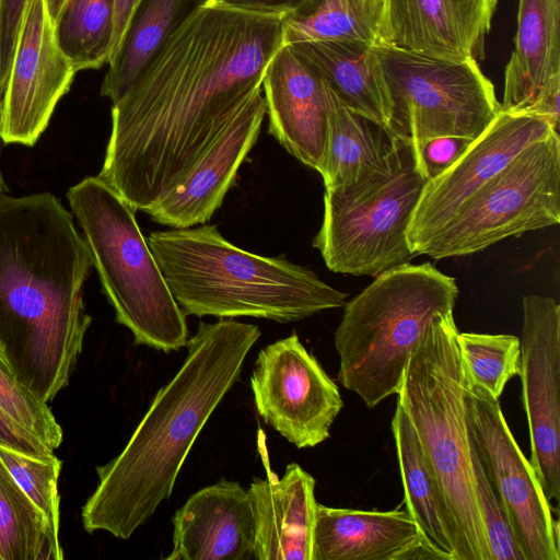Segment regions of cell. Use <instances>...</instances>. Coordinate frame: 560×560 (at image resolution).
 <instances>
[{"mask_svg":"<svg viewBox=\"0 0 560 560\" xmlns=\"http://www.w3.org/2000/svg\"><path fill=\"white\" fill-rule=\"evenodd\" d=\"M283 45L281 14L210 0L112 107L98 177L136 211L175 190L259 90Z\"/></svg>","mask_w":560,"mask_h":560,"instance_id":"6da1fadb","label":"cell"},{"mask_svg":"<svg viewBox=\"0 0 560 560\" xmlns=\"http://www.w3.org/2000/svg\"><path fill=\"white\" fill-rule=\"evenodd\" d=\"M92 268L73 214L55 195L0 194V343L42 401L68 385L82 352Z\"/></svg>","mask_w":560,"mask_h":560,"instance_id":"7a4b0ae2","label":"cell"},{"mask_svg":"<svg viewBox=\"0 0 560 560\" xmlns=\"http://www.w3.org/2000/svg\"><path fill=\"white\" fill-rule=\"evenodd\" d=\"M259 337L256 325L232 318L199 323L184 363L159 389L124 450L96 467L98 483L81 510L88 533L128 539L171 497L197 436Z\"/></svg>","mask_w":560,"mask_h":560,"instance_id":"3957f363","label":"cell"},{"mask_svg":"<svg viewBox=\"0 0 560 560\" xmlns=\"http://www.w3.org/2000/svg\"><path fill=\"white\" fill-rule=\"evenodd\" d=\"M147 242L186 315L290 323L346 303L310 268L240 248L215 225L154 231Z\"/></svg>","mask_w":560,"mask_h":560,"instance_id":"277c9868","label":"cell"},{"mask_svg":"<svg viewBox=\"0 0 560 560\" xmlns=\"http://www.w3.org/2000/svg\"><path fill=\"white\" fill-rule=\"evenodd\" d=\"M457 332L453 312L432 320L408 359L397 404L409 417L443 495L456 560H490L475 492Z\"/></svg>","mask_w":560,"mask_h":560,"instance_id":"5b68a950","label":"cell"},{"mask_svg":"<svg viewBox=\"0 0 560 560\" xmlns=\"http://www.w3.org/2000/svg\"><path fill=\"white\" fill-rule=\"evenodd\" d=\"M455 278L410 261L381 273L350 302L335 332L338 382L368 408L397 395L409 357L432 320L453 312Z\"/></svg>","mask_w":560,"mask_h":560,"instance_id":"8992f818","label":"cell"},{"mask_svg":"<svg viewBox=\"0 0 560 560\" xmlns=\"http://www.w3.org/2000/svg\"><path fill=\"white\" fill-rule=\"evenodd\" d=\"M67 199L92 257L116 322L136 345L165 353L186 347V314L136 220V210L97 175L67 191Z\"/></svg>","mask_w":560,"mask_h":560,"instance_id":"52a82bcc","label":"cell"},{"mask_svg":"<svg viewBox=\"0 0 560 560\" xmlns=\"http://www.w3.org/2000/svg\"><path fill=\"white\" fill-rule=\"evenodd\" d=\"M428 182L418 148L395 138L390 151L358 180L324 194L313 238L332 272L372 276L408 262L407 229Z\"/></svg>","mask_w":560,"mask_h":560,"instance_id":"ba28073f","label":"cell"},{"mask_svg":"<svg viewBox=\"0 0 560 560\" xmlns=\"http://www.w3.org/2000/svg\"><path fill=\"white\" fill-rule=\"evenodd\" d=\"M560 222V138L556 130L521 150L416 255L434 259L486 249Z\"/></svg>","mask_w":560,"mask_h":560,"instance_id":"9c48e42d","label":"cell"},{"mask_svg":"<svg viewBox=\"0 0 560 560\" xmlns=\"http://www.w3.org/2000/svg\"><path fill=\"white\" fill-rule=\"evenodd\" d=\"M390 101L387 130L417 148L440 137L477 139L500 112L477 60L436 59L387 45L376 48Z\"/></svg>","mask_w":560,"mask_h":560,"instance_id":"30bf717a","label":"cell"},{"mask_svg":"<svg viewBox=\"0 0 560 560\" xmlns=\"http://www.w3.org/2000/svg\"><path fill=\"white\" fill-rule=\"evenodd\" d=\"M464 401L470 438L526 560H560L559 522L509 428L499 399L467 382Z\"/></svg>","mask_w":560,"mask_h":560,"instance_id":"8fae6325","label":"cell"},{"mask_svg":"<svg viewBox=\"0 0 560 560\" xmlns=\"http://www.w3.org/2000/svg\"><path fill=\"white\" fill-rule=\"evenodd\" d=\"M250 388L262 420L298 448L327 440L343 407L338 386L295 332L259 351Z\"/></svg>","mask_w":560,"mask_h":560,"instance_id":"7c38bea8","label":"cell"},{"mask_svg":"<svg viewBox=\"0 0 560 560\" xmlns=\"http://www.w3.org/2000/svg\"><path fill=\"white\" fill-rule=\"evenodd\" d=\"M518 376L526 413L529 463L546 499L560 497V305L550 296H523Z\"/></svg>","mask_w":560,"mask_h":560,"instance_id":"4fadbf2b","label":"cell"},{"mask_svg":"<svg viewBox=\"0 0 560 560\" xmlns=\"http://www.w3.org/2000/svg\"><path fill=\"white\" fill-rule=\"evenodd\" d=\"M75 73L57 43L46 1L31 0L0 97V139L33 147Z\"/></svg>","mask_w":560,"mask_h":560,"instance_id":"5bb4252c","label":"cell"},{"mask_svg":"<svg viewBox=\"0 0 560 560\" xmlns=\"http://www.w3.org/2000/svg\"><path fill=\"white\" fill-rule=\"evenodd\" d=\"M552 130L539 116L500 110L453 165L425 183L406 234L412 255L521 150Z\"/></svg>","mask_w":560,"mask_h":560,"instance_id":"9a60e30c","label":"cell"},{"mask_svg":"<svg viewBox=\"0 0 560 560\" xmlns=\"http://www.w3.org/2000/svg\"><path fill=\"white\" fill-rule=\"evenodd\" d=\"M266 116L261 90L235 115L187 178L150 208L151 219L172 229L207 223L220 208Z\"/></svg>","mask_w":560,"mask_h":560,"instance_id":"2e32d148","label":"cell"},{"mask_svg":"<svg viewBox=\"0 0 560 560\" xmlns=\"http://www.w3.org/2000/svg\"><path fill=\"white\" fill-rule=\"evenodd\" d=\"M269 133L301 163L320 172L327 140L324 81L282 45L264 73Z\"/></svg>","mask_w":560,"mask_h":560,"instance_id":"e0dca14e","label":"cell"},{"mask_svg":"<svg viewBox=\"0 0 560 560\" xmlns=\"http://www.w3.org/2000/svg\"><path fill=\"white\" fill-rule=\"evenodd\" d=\"M165 560L254 559L255 520L248 491L221 478L190 495L172 517Z\"/></svg>","mask_w":560,"mask_h":560,"instance_id":"ac0fdd59","label":"cell"},{"mask_svg":"<svg viewBox=\"0 0 560 560\" xmlns=\"http://www.w3.org/2000/svg\"><path fill=\"white\" fill-rule=\"evenodd\" d=\"M413 559L443 557L427 542L407 510L364 511L317 504L312 560Z\"/></svg>","mask_w":560,"mask_h":560,"instance_id":"d6986e66","label":"cell"},{"mask_svg":"<svg viewBox=\"0 0 560 560\" xmlns=\"http://www.w3.org/2000/svg\"><path fill=\"white\" fill-rule=\"evenodd\" d=\"M498 0H390L393 46L428 57L480 58Z\"/></svg>","mask_w":560,"mask_h":560,"instance_id":"ffe728a7","label":"cell"},{"mask_svg":"<svg viewBox=\"0 0 560 560\" xmlns=\"http://www.w3.org/2000/svg\"><path fill=\"white\" fill-rule=\"evenodd\" d=\"M254 478L248 494L255 520V560H312L316 481L290 463L281 478L269 470Z\"/></svg>","mask_w":560,"mask_h":560,"instance_id":"44dd1931","label":"cell"},{"mask_svg":"<svg viewBox=\"0 0 560 560\" xmlns=\"http://www.w3.org/2000/svg\"><path fill=\"white\" fill-rule=\"evenodd\" d=\"M560 0H520L500 110L532 114L560 91Z\"/></svg>","mask_w":560,"mask_h":560,"instance_id":"7402d4cb","label":"cell"},{"mask_svg":"<svg viewBox=\"0 0 560 560\" xmlns=\"http://www.w3.org/2000/svg\"><path fill=\"white\" fill-rule=\"evenodd\" d=\"M290 46L349 108L387 129L390 101L376 48L334 40Z\"/></svg>","mask_w":560,"mask_h":560,"instance_id":"603a6c76","label":"cell"},{"mask_svg":"<svg viewBox=\"0 0 560 560\" xmlns=\"http://www.w3.org/2000/svg\"><path fill=\"white\" fill-rule=\"evenodd\" d=\"M390 0H304L282 14L283 45L347 42L392 45Z\"/></svg>","mask_w":560,"mask_h":560,"instance_id":"cb8c5ba5","label":"cell"},{"mask_svg":"<svg viewBox=\"0 0 560 560\" xmlns=\"http://www.w3.org/2000/svg\"><path fill=\"white\" fill-rule=\"evenodd\" d=\"M210 0H140L104 77L101 95L118 101L168 38Z\"/></svg>","mask_w":560,"mask_h":560,"instance_id":"d4e9b609","label":"cell"},{"mask_svg":"<svg viewBox=\"0 0 560 560\" xmlns=\"http://www.w3.org/2000/svg\"><path fill=\"white\" fill-rule=\"evenodd\" d=\"M392 433L407 512L427 542L440 552L444 560H456L454 533L443 495L412 423L399 404L396 405L392 420Z\"/></svg>","mask_w":560,"mask_h":560,"instance_id":"484cf974","label":"cell"},{"mask_svg":"<svg viewBox=\"0 0 560 560\" xmlns=\"http://www.w3.org/2000/svg\"><path fill=\"white\" fill-rule=\"evenodd\" d=\"M327 140L319 174L326 189L347 186L376 167L395 137L383 126L349 108L324 81Z\"/></svg>","mask_w":560,"mask_h":560,"instance_id":"4316f807","label":"cell"},{"mask_svg":"<svg viewBox=\"0 0 560 560\" xmlns=\"http://www.w3.org/2000/svg\"><path fill=\"white\" fill-rule=\"evenodd\" d=\"M61 559L59 534L0 464V560Z\"/></svg>","mask_w":560,"mask_h":560,"instance_id":"83f0119b","label":"cell"},{"mask_svg":"<svg viewBox=\"0 0 560 560\" xmlns=\"http://www.w3.org/2000/svg\"><path fill=\"white\" fill-rule=\"evenodd\" d=\"M114 23L115 0H65L54 21L55 35L75 72L109 62Z\"/></svg>","mask_w":560,"mask_h":560,"instance_id":"f1b7e54d","label":"cell"},{"mask_svg":"<svg viewBox=\"0 0 560 560\" xmlns=\"http://www.w3.org/2000/svg\"><path fill=\"white\" fill-rule=\"evenodd\" d=\"M459 357L470 386L500 398L520 373L521 340L508 334L457 332Z\"/></svg>","mask_w":560,"mask_h":560,"instance_id":"f546056e","label":"cell"},{"mask_svg":"<svg viewBox=\"0 0 560 560\" xmlns=\"http://www.w3.org/2000/svg\"><path fill=\"white\" fill-rule=\"evenodd\" d=\"M0 464L45 515L52 529H60L58 479L61 460L54 454L37 456L0 443Z\"/></svg>","mask_w":560,"mask_h":560,"instance_id":"4dcf8cb0","label":"cell"},{"mask_svg":"<svg viewBox=\"0 0 560 560\" xmlns=\"http://www.w3.org/2000/svg\"><path fill=\"white\" fill-rule=\"evenodd\" d=\"M0 409L39 440L49 451L60 446L63 432L48 402L38 399L18 380L0 343Z\"/></svg>","mask_w":560,"mask_h":560,"instance_id":"1f68e13d","label":"cell"},{"mask_svg":"<svg viewBox=\"0 0 560 560\" xmlns=\"http://www.w3.org/2000/svg\"><path fill=\"white\" fill-rule=\"evenodd\" d=\"M470 441L475 492L490 560H526L509 514L487 475L471 438Z\"/></svg>","mask_w":560,"mask_h":560,"instance_id":"d6a6232c","label":"cell"},{"mask_svg":"<svg viewBox=\"0 0 560 560\" xmlns=\"http://www.w3.org/2000/svg\"><path fill=\"white\" fill-rule=\"evenodd\" d=\"M31 0H0V97Z\"/></svg>","mask_w":560,"mask_h":560,"instance_id":"836d02e7","label":"cell"},{"mask_svg":"<svg viewBox=\"0 0 560 560\" xmlns=\"http://www.w3.org/2000/svg\"><path fill=\"white\" fill-rule=\"evenodd\" d=\"M474 140L462 137L434 138L418 148L420 163L428 180L453 165Z\"/></svg>","mask_w":560,"mask_h":560,"instance_id":"e575fe53","label":"cell"},{"mask_svg":"<svg viewBox=\"0 0 560 560\" xmlns=\"http://www.w3.org/2000/svg\"><path fill=\"white\" fill-rule=\"evenodd\" d=\"M0 443L26 454L45 456L49 451L39 440L15 423L0 409Z\"/></svg>","mask_w":560,"mask_h":560,"instance_id":"d590c367","label":"cell"},{"mask_svg":"<svg viewBox=\"0 0 560 560\" xmlns=\"http://www.w3.org/2000/svg\"><path fill=\"white\" fill-rule=\"evenodd\" d=\"M230 7L266 13V14H284L304 0H218Z\"/></svg>","mask_w":560,"mask_h":560,"instance_id":"8d00e7d4","label":"cell"},{"mask_svg":"<svg viewBox=\"0 0 560 560\" xmlns=\"http://www.w3.org/2000/svg\"><path fill=\"white\" fill-rule=\"evenodd\" d=\"M139 1L140 0H115V23L112 56L117 49L120 39L126 31V27L129 23V20Z\"/></svg>","mask_w":560,"mask_h":560,"instance_id":"74e56055","label":"cell"},{"mask_svg":"<svg viewBox=\"0 0 560 560\" xmlns=\"http://www.w3.org/2000/svg\"><path fill=\"white\" fill-rule=\"evenodd\" d=\"M45 1H46L48 12H49L52 21H55L65 0H45Z\"/></svg>","mask_w":560,"mask_h":560,"instance_id":"f35d334b","label":"cell"},{"mask_svg":"<svg viewBox=\"0 0 560 560\" xmlns=\"http://www.w3.org/2000/svg\"><path fill=\"white\" fill-rule=\"evenodd\" d=\"M8 190V186L3 179V176H2V173H1V168H0V194H3L4 191Z\"/></svg>","mask_w":560,"mask_h":560,"instance_id":"ab89813d","label":"cell"}]
</instances>
